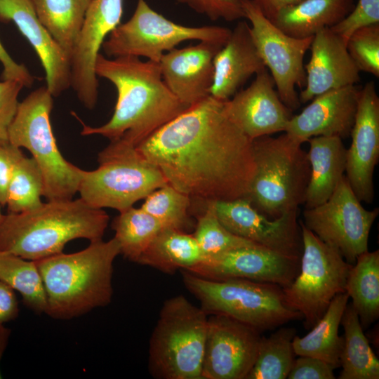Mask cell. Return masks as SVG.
<instances>
[{
	"label": "cell",
	"instance_id": "cell-1",
	"mask_svg": "<svg viewBox=\"0 0 379 379\" xmlns=\"http://www.w3.org/2000/svg\"><path fill=\"white\" fill-rule=\"evenodd\" d=\"M168 184L206 202L245 198L255 173L252 140L211 95L190 106L137 147Z\"/></svg>",
	"mask_w": 379,
	"mask_h": 379
},
{
	"label": "cell",
	"instance_id": "cell-2",
	"mask_svg": "<svg viewBox=\"0 0 379 379\" xmlns=\"http://www.w3.org/2000/svg\"><path fill=\"white\" fill-rule=\"evenodd\" d=\"M95 71L114 84L117 100L111 119L101 126H86L77 117L83 125L82 135H100L136 147L189 107L168 88L159 62L134 56L109 59L100 53Z\"/></svg>",
	"mask_w": 379,
	"mask_h": 379
},
{
	"label": "cell",
	"instance_id": "cell-3",
	"mask_svg": "<svg viewBox=\"0 0 379 379\" xmlns=\"http://www.w3.org/2000/svg\"><path fill=\"white\" fill-rule=\"evenodd\" d=\"M109 215L81 198L47 201L22 213H8L0 222V251L29 260L62 252L76 239H102Z\"/></svg>",
	"mask_w": 379,
	"mask_h": 379
},
{
	"label": "cell",
	"instance_id": "cell-4",
	"mask_svg": "<svg viewBox=\"0 0 379 379\" xmlns=\"http://www.w3.org/2000/svg\"><path fill=\"white\" fill-rule=\"evenodd\" d=\"M119 254L114 237L91 241L78 252H62L35 260L46 295V314L69 319L109 304L113 262Z\"/></svg>",
	"mask_w": 379,
	"mask_h": 379
},
{
	"label": "cell",
	"instance_id": "cell-5",
	"mask_svg": "<svg viewBox=\"0 0 379 379\" xmlns=\"http://www.w3.org/2000/svg\"><path fill=\"white\" fill-rule=\"evenodd\" d=\"M252 143L256 170L245 198L270 219L298 211L305 203L310 179L307 152L285 132Z\"/></svg>",
	"mask_w": 379,
	"mask_h": 379
},
{
	"label": "cell",
	"instance_id": "cell-6",
	"mask_svg": "<svg viewBox=\"0 0 379 379\" xmlns=\"http://www.w3.org/2000/svg\"><path fill=\"white\" fill-rule=\"evenodd\" d=\"M185 288L208 315L222 314L259 332L302 319L278 285L242 279L212 280L181 270Z\"/></svg>",
	"mask_w": 379,
	"mask_h": 379
},
{
	"label": "cell",
	"instance_id": "cell-7",
	"mask_svg": "<svg viewBox=\"0 0 379 379\" xmlns=\"http://www.w3.org/2000/svg\"><path fill=\"white\" fill-rule=\"evenodd\" d=\"M208 315L182 295L165 300L152 333L149 366L162 379H202Z\"/></svg>",
	"mask_w": 379,
	"mask_h": 379
},
{
	"label": "cell",
	"instance_id": "cell-8",
	"mask_svg": "<svg viewBox=\"0 0 379 379\" xmlns=\"http://www.w3.org/2000/svg\"><path fill=\"white\" fill-rule=\"evenodd\" d=\"M53 107V96L46 86L30 93L18 104L8 140L32 154L41 171L47 201L72 199L78 192L82 169L66 160L58 147L50 120Z\"/></svg>",
	"mask_w": 379,
	"mask_h": 379
},
{
	"label": "cell",
	"instance_id": "cell-9",
	"mask_svg": "<svg viewBox=\"0 0 379 379\" xmlns=\"http://www.w3.org/2000/svg\"><path fill=\"white\" fill-rule=\"evenodd\" d=\"M99 166L81 171L78 192L93 208H111L119 213L168 184L161 171L136 149L112 140L98 154Z\"/></svg>",
	"mask_w": 379,
	"mask_h": 379
},
{
	"label": "cell",
	"instance_id": "cell-10",
	"mask_svg": "<svg viewBox=\"0 0 379 379\" xmlns=\"http://www.w3.org/2000/svg\"><path fill=\"white\" fill-rule=\"evenodd\" d=\"M302 253L299 272L282 288L287 303L298 311L306 329L321 318L333 298L345 292L349 272L353 265L335 248L320 240L299 220Z\"/></svg>",
	"mask_w": 379,
	"mask_h": 379
},
{
	"label": "cell",
	"instance_id": "cell-11",
	"mask_svg": "<svg viewBox=\"0 0 379 379\" xmlns=\"http://www.w3.org/2000/svg\"><path fill=\"white\" fill-rule=\"evenodd\" d=\"M232 30L221 26L188 27L177 24L154 11L145 0H138L135 10L119 24L102 48L108 57H145L159 62L161 56L187 40L225 44Z\"/></svg>",
	"mask_w": 379,
	"mask_h": 379
},
{
	"label": "cell",
	"instance_id": "cell-12",
	"mask_svg": "<svg viewBox=\"0 0 379 379\" xmlns=\"http://www.w3.org/2000/svg\"><path fill=\"white\" fill-rule=\"evenodd\" d=\"M378 213V208H364L345 175L326 202L304 210L302 222L354 265L360 254L368 251L369 234Z\"/></svg>",
	"mask_w": 379,
	"mask_h": 379
},
{
	"label": "cell",
	"instance_id": "cell-13",
	"mask_svg": "<svg viewBox=\"0 0 379 379\" xmlns=\"http://www.w3.org/2000/svg\"><path fill=\"white\" fill-rule=\"evenodd\" d=\"M250 32L267 69L270 71L281 102L291 111L300 107L295 87L305 86L303 59L313 39L291 36L274 25L253 0H241Z\"/></svg>",
	"mask_w": 379,
	"mask_h": 379
},
{
	"label": "cell",
	"instance_id": "cell-14",
	"mask_svg": "<svg viewBox=\"0 0 379 379\" xmlns=\"http://www.w3.org/2000/svg\"><path fill=\"white\" fill-rule=\"evenodd\" d=\"M211 202L220 222L232 234L300 260L302 240L298 210L270 219L246 198Z\"/></svg>",
	"mask_w": 379,
	"mask_h": 379
},
{
	"label": "cell",
	"instance_id": "cell-15",
	"mask_svg": "<svg viewBox=\"0 0 379 379\" xmlns=\"http://www.w3.org/2000/svg\"><path fill=\"white\" fill-rule=\"evenodd\" d=\"M260 332L222 314H211L202 362V379H246L260 341Z\"/></svg>",
	"mask_w": 379,
	"mask_h": 379
},
{
	"label": "cell",
	"instance_id": "cell-16",
	"mask_svg": "<svg viewBox=\"0 0 379 379\" xmlns=\"http://www.w3.org/2000/svg\"><path fill=\"white\" fill-rule=\"evenodd\" d=\"M123 0H91L70 58L71 87L79 100L92 109L98 100V80L95 71L105 38L119 25Z\"/></svg>",
	"mask_w": 379,
	"mask_h": 379
},
{
	"label": "cell",
	"instance_id": "cell-17",
	"mask_svg": "<svg viewBox=\"0 0 379 379\" xmlns=\"http://www.w3.org/2000/svg\"><path fill=\"white\" fill-rule=\"evenodd\" d=\"M300 261L261 246H252L208 258L189 272L212 280L242 279L284 288L298 274Z\"/></svg>",
	"mask_w": 379,
	"mask_h": 379
},
{
	"label": "cell",
	"instance_id": "cell-18",
	"mask_svg": "<svg viewBox=\"0 0 379 379\" xmlns=\"http://www.w3.org/2000/svg\"><path fill=\"white\" fill-rule=\"evenodd\" d=\"M345 177L359 201L374 197L373 173L379 159V97L373 81L360 88Z\"/></svg>",
	"mask_w": 379,
	"mask_h": 379
},
{
	"label": "cell",
	"instance_id": "cell-19",
	"mask_svg": "<svg viewBox=\"0 0 379 379\" xmlns=\"http://www.w3.org/2000/svg\"><path fill=\"white\" fill-rule=\"evenodd\" d=\"M246 89L224 101L228 117L251 140L275 133L285 132L291 110L280 100L267 69L255 74Z\"/></svg>",
	"mask_w": 379,
	"mask_h": 379
},
{
	"label": "cell",
	"instance_id": "cell-20",
	"mask_svg": "<svg viewBox=\"0 0 379 379\" xmlns=\"http://www.w3.org/2000/svg\"><path fill=\"white\" fill-rule=\"evenodd\" d=\"M224 44L200 41L164 53L159 64L161 77L173 95L190 107L210 95L213 59Z\"/></svg>",
	"mask_w": 379,
	"mask_h": 379
},
{
	"label": "cell",
	"instance_id": "cell-21",
	"mask_svg": "<svg viewBox=\"0 0 379 379\" xmlns=\"http://www.w3.org/2000/svg\"><path fill=\"white\" fill-rule=\"evenodd\" d=\"M360 88L347 86L314 97L300 113L291 117L285 133L300 144L316 136L347 138L354 125Z\"/></svg>",
	"mask_w": 379,
	"mask_h": 379
},
{
	"label": "cell",
	"instance_id": "cell-22",
	"mask_svg": "<svg viewBox=\"0 0 379 379\" xmlns=\"http://www.w3.org/2000/svg\"><path fill=\"white\" fill-rule=\"evenodd\" d=\"M0 22H13L33 47L53 97L71 87L70 58L40 22L30 0H0Z\"/></svg>",
	"mask_w": 379,
	"mask_h": 379
},
{
	"label": "cell",
	"instance_id": "cell-23",
	"mask_svg": "<svg viewBox=\"0 0 379 379\" xmlns=\"http://www.w3.org/2000/svg\"><path fill=\"white\" fill-rule=\"evenodd\" d=\"M310 48L311 58L305 67V86L298 96L300 103L360 81V71L347 51L346 42L329 28L314 35Z\"/></svg>",
	"mask_w": 379,
	"mask_h": 379
},
{
	"label": "cell",
	"instance_id": "cell-24",
	"mask_svg": "<svg viewBox=\"0 0 379 379\" xmlns=\"http://www.w3.org/2000/svg\"><path fill=\"white\" fill-rule=\"evenodd\" d=\"M214 76L210 95L231 98L253 75L266 69L252 39L250 26L239 21L213 59Z\"/></svg>",
	"mask_w": 379,
	"mask_h": 379
},
{
	"label": "cell",
	"instance_id": "cell-25",
	"mask_svg": "<svg viewBox=\"0 0 379 379\" xmlns=\"http://www.w3.org/2000/svg\"><path fill=\"white\" fill-rule=\"evenodd\" d=\"M307 142L310 175L304 204L311 208L326 202L345 176L347 148L338 136H316Z\"/></svg>",
	"mask_w": 379,
	"mask_h": 379
},
{
	"label": "cell",
	"instance_id": "cell-26",
	"mask_svg": "<svg viewBox=\"0 0 379 379\" xmlns=\"http://www.w3.org/2000/svg\"><path fill=\"white\" fill-rule=\"evenodd\" d=\"M357 0H301L286 6L269 19L286 34L299 39L314 36L345 18Z\"/></svg>",
	"mask_w": 379,
	"mask_h": 379
},
{
	"label": "cell",
	"instance_id": "cell-27",
	"mask_svg": "<svg viewBox=\"0 0 379 379\" xmlns=\"http://www.w3.org/2000/svg\"><path fill=\"white\" fill-rule=\"evenodd\" d=\"M205 260L193 234L179 230L162 228L137 263L166 274L190 271Z\"/></svg>",
	"mask_w": 379,
	"mask_h": 379
},
{
	"label": "cell",
	"instance_id": "cell-28",
	"mask_svg": "<svg viewBox=\"0 0 379 379\" xmlns=\"http://www.w3.org/2000/svg\"><path fill=\"white\" fill-rule=\"evenodd\" d=\"M349 298L346 292L335 295L312 330L303 337H294L293 347L295 355L320 359L335 368L340 366L344 337L339 335L338 329Z\"/></svg>",
	"mask_w": 379,
	"mask_h": 379
},
{
	"label": "cell",
	"instance_id": "cell-29",
	"mask_svg": "<svg viewBox=\"0 0 379 379\" xmlns=\"http://www.w3.org/2000/svg\"><path fill=\"white\" fill-rule=\"evenodd\" d=\"M340 324L344 328V345L340 357V379H378L379 361L363 332L358 314L347 303Z\"/></svg>",
	"mask_w": 379,
	"mask_h": 379
},
{
	"label": "cell",
	"instance_id": "cell-30",
	"mask_svg": "<svg viewBox=\"0 0 379 379\" xmlns=\"http://www.w3.org/2000/svg\"><path fill=\"white\" fill-rule=\"evenodd\" d=\"M91 0H30L40 22L71 58Z\"/></svg>",
	"mask_w": 379,
	"mask_h": 379
},
{
	"label": "cell",
	"instance_id": "cell-31",
	"mask_svg": "<svg viewBox=\"0 0 379 379\" xmlns=\"http://www.w3.org/2000/svg\"><path fill=\"white\" fill-rule=\"evenodd\" d=\"M345 292L352 298L362 328L379 317V251L360 254L352 266Z\"/></svg>",
	"mask_w": 379,
	"mask_h": 379
},
{
	"label": "cell",
	"instance_id": "cell-32",
	"mask_svg": "<svg viewBox=\"0 0 379 379\" xmlns=\"http://www.w3.org/2000/svg\"><path fill=\"white\" fill-rule=\"evenodd\" d=\"M293 328L283 327L260 338L255 363L246 379L287 378L295 359Z\"/></svg>",
	"mask_w": 379,
	"mask_h": 379
},
{
	"label": "cell",
	"instance_id": "cell-33",
	"mask_svg": "<svg viewBox=\"0 0 379 379\" xmlns=\"http://www.w3.org/2000/svg\"><path fill=\"white\" fill-rule=\"evenodd\" d=\"M112 227L119 243L120 254L137 262L163 228L160 222L141 207L133 206L119 213Z\"/></svg>",
	"mask_w": 379,
	"mask_h": 379
},
{
	"label": "cell",
	"instance_id": "cell-34",
	"mask_svg": "<svg viewBox=\"0 0 379 379\" xmlns=\"http://www.w3.org/2000/svg\"><path fill=\"white\" fill-rule=\"evenodd\" d=\"M0 281L18 291L28 308L37 314L46 313L45 288L34 260L0 251Z\"/></svg>",
	"mask_w": 379,
	"mask_h": 379
},
{
	"label": "cell",
	"instance_id": "cell-35",
	"mask_svg": "<svg viewBox=\"0 0 379 379\" xmlns=\"http://www.w3.org/2000/svg\"><path fill=\"white\" fill-rule=\"evenodd\" d=\"M44 180L41 171L32 158L23 155L17 163L9 182L6 204L8 213H22L43 202Z\"/></svg>",
	"mask_w": 379,
	"mask_h": 379
},
{
	"label": "cell",
	"instance_id": "cell-36",
	"mask_svg": "<svg viewBox=\"0 0 379 379\" xmlns=\"http://www.w3.org/2000/svg\"><path fill=\"white\" fill-rule=\"evenodd\" d=\"M191 198L169 184L149 193L141 208L155 218L163 228L187 232L191 225L189 209Z\"/></svg>",
	"mask_w": 379,
	"mask_h": 379
},
{
	"label": "cell",
	"instance_id": "cell-37",
	"mask_svg": "<svg viewBox=\"0 0 379 379\" xmlns=\"http://www.w3.org/2000/svg\"><path fill=\"white\" fill-rule=\"evenodd\" d=\"M192 234L205 260L237 248L260 246L239 237L225 228L217 218L211 201L206 202L205 211L197 217Z\"/></svg>",
	"mask_w": 379,
	"mask_h": 379
},
{
	"label": "cell",
	"instance_id": "cell-38",
	"mask_svg": "<svg viewBox=\"0 0 379 379\" xmlns=\"http://www.w3.org/2000/svg\"><path fill=\"white\" fill-rule=\"evenodd\" d=\"M346 46L359 71L379 77V23L356 30Z\"/></svg>",
	"mask_w": 379,
	"mask_h": 379
},
{
	"label": "cell",
	"instance_id": "cell-39",
	"mask_svg": "<svg viewBox=\"0 0 379 379\" xmlns=\"http://www.w3.org/2000/svg\"><path fill=\"white\" fill-rule=\"evenodd\" d=\"M379 23V0H357L351 12L329 29L347 44L349 37L357 29Z\"/></svg>",
	"mask_w": 379,
	"mask_h": 379
},
{
	"label": "cell",
	"instance_id": "cell-40",
	"mask_svg": "<svg viewBox=\"0 0 379 379\" xmlns=\"http://www.w3.org/2000/svg\"><path fill=\"white\" fill-rule=\"evenodd\" d=\"M195 12L215 21L232 22L245 18L241 0H177Z\"/></svg>",
	"mask_w": 379,
	"mask_h": 379
},
{
	"label": "cell",
	"instance_id": "cell-41",
	"mask_svg": "<svg viewBox=\"0 0 379 379\" xmlns=\"http://www.w3.org/2000/svg\"><path fill=\"white\" fill-rule=\"evenodd\" d=\"M24 86L18 81H0V143L8 142V128L19 104L18 98Z\"/></svg>",
	"mask_w": 379,
	"mask_h": 379
},
{
	"label": "cell",
	"instance_id": "cell-42",
	"mask_svg": "<svg viewBox=\"0 0 379 379\" xmlns=\"http://www.w3.org/2000/svg\"><path fill=\"white\" fill-rule=\"evenodd\" d=\"M335 368L329 363L309 356H299L287 377L288 379H334Z\"/></svg>",
	"mask_w": 379,
	"mask_h": 379
},
{
	"label": "cell",
	"instance_id": "cell-43",
	"mask_svg": "<svg viewBox=\"0 0 379 379\" xmlns=\"http://www.w3.org/2000/svg\"><path fill=\"white\" fill-rule=\"evenodd\" d=\"M21 149L9 142L0 143V204L6 206L8 187L15 167L23 156Z\"/></svg>",
	"mask_w": 379,
	"mask_h": 379
},
{
	"label": "cell",
	"instance_id": "cell-44",
	"mask_svg": "<svg viewBox=\"0 0 379 379\" xmlns=\"http://www.w3.org/2000/svg\"><path fill=\"white\" fill-rule=\"evenodd\" d=\"M0 62L2 65L1 80H14L20 82L24 87L30 88L34 77L23 64L16 62L7 52L0 41Z\"/></svg>",
	"mask_w": 379,
	"mask_h": 379
},
{
	"label": "cell",
	"instance_id": "cell-45",
	"mask_svg": "<svg viewBox=\"0 0 379 379\" xmlns=\"http://www.w3.org/2000/svg\"><path fill=\"white\" fill-rule=\"evenodd\" d=\"M18 302L14 290L0 281V325L17 318Z\"/></svg>",
	"mask_w": 379,
	"mask_h": 379
},
{
	"label": "cell",
	"instance_id": "cell-46",
	"mask_svg": "<svg viewBox=\"0 0 379 379\" xmlns=\"http://www.w3.org/2000/svg\"><path fill=\"white\" fill-rule=\"evenodd\" d=\"M262 13L268 18H272L281 8L296 4L301 0H253Z\"/></svg>",
	"mask_w": 379,
	"mask_h": 379
},
{
	"label": "cell",
	"instance_id": "cell-47",
	"mask_svg": "<svg viewBox=\"0 0 379 379\" xmlns=\"http://www.w3.org/2000/svg\"><path fill=\"white\" fill-rule=\"evenodd\" d=\"M11 334V330L2 325H0V361L3 354L8 343V339ZM2 378L0 371V378Z\"/></svg>",
	"mask_w": 379,
	"mask_h": 379
},
{
	"label": "cell",
	"instance_id": "cell-48",
	"mask_svg": "<svg viewBox=\"0 0 379 379\" xmlns=\"http://www.w3.org/2000/svg\"><path fill=\"white\" fill-rule=\"evenodd\" d=\"M1 206L0 204V222H1V219H2V218H3V215H4V214H2V213H1Z\"/></svg>",
	"mask_w": 379,
	"mask_h": 379
}]
</instances>
